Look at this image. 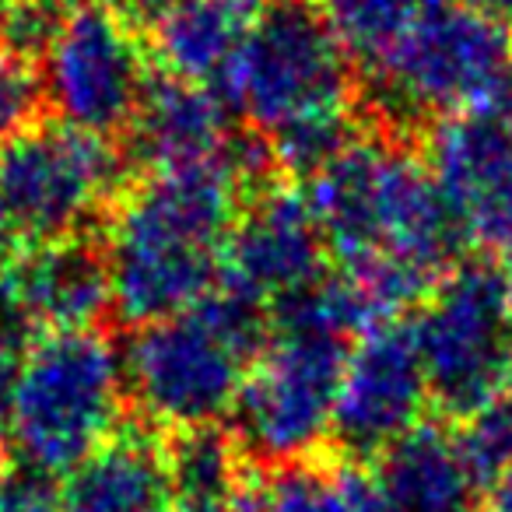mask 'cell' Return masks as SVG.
<instances>
[{
  "mask_svg": "<svg viewBox=\"0 0 512 512\" xmlns=\"http://www.w3.org/2000/svg\"><path fill=\"white\" fill-rule=\"evenodd\" d=\"M428 400L432 393L411 327H376L344 358L334 439L348 456H379L421 425Z\"/></svg>",
  "mask_w": 512,
  "mask_h": 512,
  "instance_id": "12",
  "label": "cell"
},
{
  "mask_svg": "<svg viewBox=\"0 0 512 512\" xmlns=\"http://www.w3.org/2000/svg\"><path fill=\"white\" fill-rule=\"evenodd\" d=\"M64 11L60 0H0V50L25 60L43 57Z\"/></svg>",
  "mask_w": 512,
  "mask_h": 512,
  "instance_id": "24",
  "label": "cell"
},
{
  "mask_svg": "<svg viewBox=\"0 0 512 512\" xmlns=\"http://www.w3.org/2000/svg\"><path fill=\"white\" fill-rule=\"evenodd\" d=\"M512 57L505 18L463 0H418L411 25L369 78L379 116L397 127L488 106Z\"/></svg>",
  "mask_w": 512,
  "mask_h": 512,
  "instance_id": "6",
  "label": "cell"
},
{
  "mask_svg": "<svg viewBox=\"0 0 512 512\" xmlns=\"http://www.w3.org/2000/svg\"><path fill=\"white\" fill-rule=\"evenodd\" d=\"M0 295L22 327L92 330L113 309L106 246L88 232L32 242L0 274Z\"/></svg>",
  "mask_w": 512,
  "mask_h": 512,
  "instance_id": "14",
  "label": "cell"
},
{
  "mask_svg": "<svg viewBox=\"0 0 512 512\" xmlns=\"http://www.w3.org/2000/svg\"><path fill=\"white\" fill-rule=\"evenodd\" d=\"M46 106V85L36 60L0 50V144L15 141L39 123Z\"/></svg>",
  "mask_w": 512,
  "mask_h": 512,
  "instance_id": "23",
  "label": "cell"
},
{
  "mask_svg": "<svg viewBox=\"0 0 512 512\" xmlns=\"http://www.w3.org/2000/svg\"><path fill=\"white\" fill-rule=\"evenodd\" d=\"M172 498L165 446L151 428H123L67 474L60 512H162Z\"/></svg>",
  "mask_w": 512,
  "mask_h": 512,
  "instance_id": "16",
  "label": "cell"
},
{
  "mask_svg": "<svg viewBox=\"0 0 512 512\" xmlns=\"http://www.w3.org/2000/svg\"><path fill=\"white\" fill-rule=\"evenodd\" d=\"M162 512H228V509L225 505H214V502H197V498H176L172 495Z\"/></svg>",
  "mask_w": 512,
  "mask_h": 512,
  "instance_id": "30",
  "label": "cell"
},
{
  "mask_svg": "<svg viewBox=\"0 0 512 512\" xmlns=\"http://www.w3.org/2000/svg\"><path fill=\"white\" fill-rule=\"evenodd\" d=\"M470 512H512V474L498 477V481L491 484L488 495H484L481 502H474Z\"/></svg>",
  "mask_w": 512,
  "mask_h": 512,
  "instance_id": "28",
  "label": "cell"
},
{
  "mask_svg": "<svg viewBox=\"0 0 512 512\" xmlns=\"http://www.w3.org/2000/svg\"><path fill=\"white\" fill-rule=\"evenodd\" d=\"M376 477L397 512H470L481 484L460 439L428 421L379 453Z\"/></svg>",
  "mask_w": 512,
  "mask_h": 512,
  "instance_id": "17",
  "label": "cell"
},
{
  "mask_svg": "<svg viewBox=\"0 0 512 512\" xmlns=\"http://www.w3.org/2000/svg\"><path fill=\"white\" fill-rule=\"evenodd\" d=\"M460 449L467 456L477 481H491L512 474V383L502 386L495 397H488L481 407L463 418V428L456 432Z\"/></svg>",
  "mask_w": 512,
  "mask_h": 512,
  "instance_id": "22",
  "label": "cell"
},
{
  "mask_svg": "<svg viewBox=\"0 0 512 512\" xmlns=\"http://www.w3.org/2000/svg\"><path fill=\"white\" fill-rule=\"evenodd\" d=\"M123 404V358L109 337L46 330L25 344L4 446L18 467L64 477L120 432Z\"/></svg>",
  "mask_w": 512,
  "mask_h": 512,
  "instance_id": "4",
  "label": "cell"
},
{
  "mask_svg": "<svg viewBox=\"0 0 512 512\" xmlns=\"http://www.w3.org/2000/svg\"><path fill=\"white\" fill-rule=\"evenodd\" d=\"M228 512H341L334 463L316 456L242 477Z\"/></svg>",
  "mask_w": 512,
  "mask_h": 512,
  "instance_id": "21",
  "label": "cell"
},
{
  "mask_svg": "<svg viewBox=\"0 0 512 512\" xmlns=\"http://www.w3.org/2000/svg\"><path fill=\"white\" fill-rule=\"evenodd\" d=\"M221 95L271 137L292 123L351 113L355 67L316 0H264L221 78Z\"/></svg>",
  "mask_w": 512,
  "mask_h": 512,
  "instance_id": "5",
  "label": "cell"
},
{
  "mask_svg": "<svg viewBox=\"0 0 512 512\" xmlns=\"http://www.w3.org/2000/svg\"><path fill=\"white\" fill-rule=\"evenodd\" d=\"M502 285H505V302H509V313H512V271L502 278Z\"/></svg>",
  "mask_w": 512,
  "mask_h": 512,
  "instance_id": "32",
  "label": "cell"
},
{
  "mask_svg": "<svg viewBox=\"0 0 512 512\" xmlns=\"http://www.w3.org/2000/svg\"><path fill=\"white\" fill-rule=\"evenodd\" d=\"M127 130L130 148L148 169L218 162L235 141L225 95L172 74H151Z\"/></svg>",
  "mask_w": 512,
  "mask_h": 512,
  "instance_id": "15",
  "label": "cell"
},
{
  "mask_svg": "<svg viewBox=\"0 0 512 512\" xmlns=\"http://www.w3.org/2000/svg\"><path fill=\"white\" fill-rule=\"evenodd\" d=\"M113 4H116V8H120L127 18L155 22V18H162L165 11H172L176 4H183V0H113Z\"/></svg>",
  "mask_w": 512,
  "mask_h": 512,
  "instance_id": "27",
  "label": "cell"
},
{
  "mask_svg": "<svg viewBox=\"0 0 512 512\" xmlns=\"http://www.w3.org/2000/svg\"><path fill=\"white\" fill-rule=\"evenodd\" d=\"M264 341V309L228 292L204 295L183 313L134 327L120 355L127 400L144 425L172 435L218 425Z\"/></svg>",
  "mask_w": 512,
  "mask_h": 512,
  "instance_id": "3",
  "label": "cell"
},
{
  "mask_svg": "<svg viewBox=\"0 0 512 512\" xmlns=\"http://www.w3.org/2000/svg\"><path fill=\"white\" fill-rule=\"evenodd\" d=\"M428 172L463 242L512 260V134L491 113L446 116L428 137Z\"/></svg>",
  "mask_w": 512,
  "mask_h": 512,
  "instance_id": "13",
  "label": "cell"
},
{
  "mask_svg": "<svg viewBox=\"0 0 512 512\" xmlns=\"http://www.w3.org/2000/svg\"><path fill=\"white\" fill-rule=\"evenodd\" d=\"M148 78V53L113 0L67 8L43 53L46 102L64 123L102 137L130 127Z\"/></svg>",
  "mask_w": 512,
  "mask_h": 512,
  "instance_id": "10",
  "label": "cell"
},
{
  "mask_svg": "<svg viewBox=\"0 0 512 512\" xmlns=\"http://www.w3.org/2000/svg\"><path fill=\"white\" fill-rule=\"evenodd\" d=\"M123 190V155L109 137L71 123H36L0 144V200L18 235L64 239L88 228Z\"/></svg>",
  "mask_w": 512,
  "mask_h": 512,
  "instance_id": "9",
  "label": "cell"
},
{
  "mask_svg": "<svg viewBox=\"0 0 512 512\" xmlns=\"http://www.w3.org/2000/svg\"><path fill=\"white\" fill-rule=\"evenodd\" d=\"M18 228H15V221H11V214H8V207H4V200H0V274L8 271L11 267V260H15V249H18Z\"/></svg>",
  "mask_w": 512,
  "mask_h": 512,
  "instance_id": "29",
  "label": "cell"
},
{
  "mask_svg": "<svg viewBox=\"0 0 512 512\" xmlns=\"http://www.w3.org/2000/svg\"><path fill=\"white\" fill-rule=\"evenodd\" d=\"M337 46L369 81L411 25L418 0H316Z\"/></svg>",
  "mask_w": 512,
  "mask_h": 512,
  "instance_id": "20",
  "label": "cell"
},
{
  "mask_svg": "<svg viewBox=\"0 0 512 512\" xmlns=\"http://www.w3.org/2000/svg\"><path fill=\"white\" fill-rule=\"evenodd\" d=\"M327 274V239L302 190L260 183L221 249V292L256 309L285 306Z\"/></svg>",
  "mask_w": 512,
  "mask_h": 512,
  "instance_id": "11",
  "label": "cell"
},
{
  "mask_svg": "<svg viewBox=\"0 0 512 512\" xmlns=\"http://www.w3.org/2000/svg\"><path fill=\"white\" fill-rule=\"evenodd\" d=\"M488 113L495 116V120L502 123V127L512 134V57H509V64H505L502 78H498L495 92H491V99H488Z\"/></svg>",
  "mask_w": 512,
  "mask_h": 512,
  "instance_id": "26",
  "label": "cell"
},
{
  "mask_svg": "<svg viewBox=\"0 0 512 512\" xmlns=\"http://www.w3.org/2000/svg\"><path fill=\"white\" fill-rule=\"evenodd\" d=\"M432 404L467 418L512 383V313L491 267H453L411 323Z\"/></svg>",
  "mask_w": 512,
  "mask_h": 512,
  "instance_id": "8",
  "label": "cell"
},
{
  "mask_svg": "<svg viewBox=\"0 0 512 512\" xmlns=\"http://www.w3.org/2000/svg\"><path fill=\"white\" fill-rule=\"evenodd\" d=\"M169 460V481L176 498H197V502L232 505L242 484V449L235 435L221 432L218 425L176 432L165 446Z\"/></svg>",
  "mask_w": 512,
  "mask_h": 512,
  "instance_id": "19",
  "label": "cell"
},
{
  "mask_svg": "<svg viewBox=\"0 0 512 512\" xmlns=\"http://www.w3.org/2000/svg\"><path fill=\"white\" fill-rule=\"evenodd\" d=\"M344 341L278 320L235 397V442L260 467L316 460L334 435Z\"/></svg>",
  "mask_w": 512,
  "mask_h": 512,
  "instance_id": "7",
  "label": "cell"
},
{
  "mask_svg": "<svg viewBox=\"0 0 512 512\" xmlns=\"http://www.w3.org/2000/svg\"><path fill=\"white\" fill-rule=\"evenodd\" d=\"M264 0H183L155 18L151 53L162 74L214 85L228 74Z\"/></svg>",
  "mask_w": 512,
  "mask_h": 512,
  "instance_id": "18",
  "label": "cell"
},
{
  "mask_svg": "<svg viewBox=\"0 0 512 512\" xmlns=\"http://www.w3.org/2000/svg\"><path fill=\"white\" fill-rule=\"evenodd\" d=\"M0 512H60V495L50 477L11 463L0 467Z\"/></svg>",
  "mask_w": 512,
  "mask_h": 512,
  "instance_id": "25",
  "label": "cell"
},
{
  "mask_svg": "<svg viewBox=\"0 0 512 512\" xmlns=\"http://www.w3.org/2000/svg\"><path fill=\"white\" fill-rule=\"evenodd\" d=\"M470 8H481L488 15H498V18H509L512 15V0H463Z\"/></svg>",
  "mask_w": 512,
  "mask_h": 512,
  "instance_id": "31",
  "label": "cell"
},
{
  "mask_svg": "<svg viewBox=\"0 0 512 512\" xmlns=\"http://www.w3.org/2000/svg\"><path fill=\"white\" fill-rule=\"evenodd\" d=\"M306 197L341 264L383 260L435 288L463 249L428 162L393 134H358L316 172Z\"/></svg>",
  "mask_w": 512,
  "mask_h": 512,
  "instance_id": "2",
  "label": "cell"
},
{
  "mask_svg": "<svg viewBox=\"0 0 512 512\" xmlns=\"http://www.w3.org/2000/svg\"><path fill=\"white\" fill-rule=\"evenodd\" d=\"M260 172V144L235 134L218 162L151 169L123 186L102 239L116 320L141 327L211 295L242 190H256Z\"/></svg>",
  "mask_w": 512,
  "mask_h": 512,
  "instance_id": "1",
  "label": "cell"
}]
</instances>
